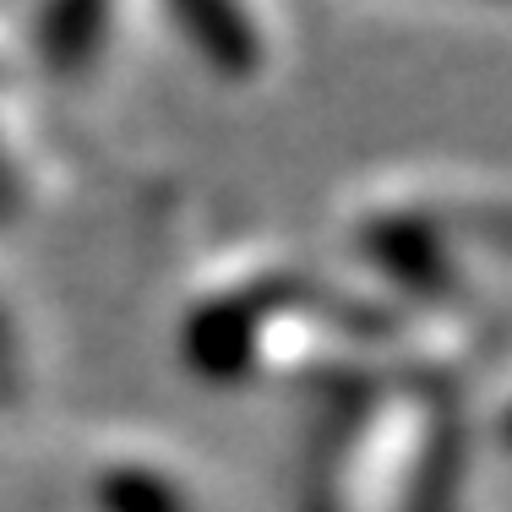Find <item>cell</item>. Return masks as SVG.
<instances>
[{"label": "cell", "instance_id": "cell-1", "mask_svg": "<svg viewBox=\"0 0 512 512\" xmlns=\"http://www.w3.org/2000/svg\"><path fill=\"white\" fill-rule=\"evenodd\" d=\"M507 442H512V409H507Z\"/></svg>", "mask_w": 512, "mask_h": 512}]
</instances>
